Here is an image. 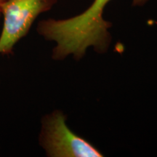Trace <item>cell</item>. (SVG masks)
Here are the masks:
<instances>
[{"label":"cell","instance_id":"6da1fadb","mask_svg":"<svg viewBox=\"0 0 157 157\" xmlns=\"http://www.w3.org/2000/svg\"><path fill=\"white\" fill-rule=\"evenodd\" d=\"M111 0H94L81 14L67 19L49 18L37 25L39 34L56 42L52 58L62 60L70 55L76 60L82 58L89 47L100 53L105 52L111 43L109 29L111 23L103 17L105 6Z\"/></svg>","mask_w":157,"mask_h":157},{"label":"cell","instance_id":"3957f363","mask_svg":"<svg viewBox=\"0 0 157 157\" xmlns=\"http://www.w3.org/2000/svg\"><path fill=\"white\" fill-rule=\"evenodd\" d=\"M58 0H5L0 4L3 26L0 55H10L15 44L28 34L39 15L49 11Z\"/></svg>","mask_w":157,"mask_h":157},{"label":"cell","instance_id":"277c9868","mask_svg":"<svg viewBox=\"0 0 157 157\" xmlns=\"http://www.w3.org/2000/svg\"><path fill=\"white\" fill-rule=\"evenodd\" d=\"M148 1V0H132V4L134 6H142Z\"/></svg>","mask_w":157,"mask_h":157},{"label":"cell","instance_id":"8992f818","mask_svg":"<svg viewBox=\"0 0 157 157\" xmlns=\"http://www.w3.org/2000/svg\"><path fill=\"white\" fill-rule=\"evenodd\" d=\"M2 16V13H1V8H0V17Z\"/></svg>","mask_w":157,"mask_h":157},{"label":"cell","instance_id":"5b68a950","mask_svg":"<svg viewBox=\"0 0 157 157\" xmlns=\"http://www.w3.org/2000/svg\"><path fill=\"white\" fill-rule=\"evenodd\" d=\"M5 0H0V4H2V2H5Z\"/></svg>","mask_w":157,"mask_h":157},{"label":"cell","instance_id":"7a4b0ae2","mask_svg":"<svg viewBox=\"0 0 157 157\" xmlns=\"http://www.w3.org/2000/svg\"><path fill=\"white\" fill-rule=\"evenodd\" d=\"M39 142L50 157L103 156L91 143L68 128L66 115L59 110L42 118Z\"/></svg>","mask_w":157,"mask_h":157}]
</instances>
